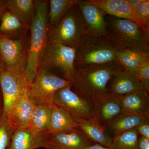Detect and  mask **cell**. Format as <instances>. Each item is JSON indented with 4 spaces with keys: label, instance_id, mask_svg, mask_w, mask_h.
Returning a JSON list of instances; mask_svg holds the SVG:
<instances>
[{
    "label": "cell",
    "instance_id": "8d00e7d4",
    "mask_svg": "<svg viewBox=\"0 0 149 149\" xmlns=\"http://www.w3.org/2000/svg\"><path fill=\"white\" fill-rule=\"evenodd\" d=\"M2 66V63L1 62V59H0V68H1V67Z\"/></svg>",
    "mask_w": 149,
    "mask_h": 149
},
{
    "label": "cell",
    "instance_id": "6da1fadb",
    "mask_svg": "<svg viewBox=\"0 0 149 149\" xmlns=\"http://www.w3.org/2000/svg\"><path fill=\"white\" fill-rule=\"evenodd\" d=\"M74 67L71 90L93 105L109 96L107 87L110 80L124 69L119 62L83 65Z\"/></svg>",
    "mask_w": 149,
    "mask_h": 149
},
{
    "label": "cell",
    "instance_id": "ba28073f",
    "mask_svg": "<svg viewBox=\"0 0 149 149\" xmlns=\"http://www.w3.org/2000/svg\"><path fill=\"white\" fill-rule=\"evenodd\" d=\"M29 43L28 36L14 40L0 35V59L5 69L11 72H25Z\"/></svg>",
    "mask_w": 149,
    "mask_h": 149
},
{
    "label": "cell",
    "instance_id": "e575fe53",
    "mask_svg": "<svg viewBox=\"0 0 149 149\" xmlns=\"http://www.w3.org/2000/svg\"><path fill=\"white\" fill-rule=\"evenodd\" d=\"M127 1L131 8L133 10L136 6L139 4L140 3L142 2L143 0H127Z\"/></svg>",
    "mask_w": 149,
    "mask_h": 149
},
{
    "label": "cell",
    "instance_id": "d6a6232c",
    "mask_svg": "<svg viewBox=\"0 0 149 149\" xmlns=\"http://www.w3.org/2000/svg\"><path fill=\"white\" fill-rule=\"evenodd\" d=\"M84 149H111L109 148L103 146L97 143H93L85 147Z\"/></svg>",
    "mask_w": 149,
    "mask_h": 149
},
{
    "label": "cell",
    "instance_id": "603a6c76",
    "mask_svg": "<svg viewBox=\"0 0 149 149\" xmlns=\"http://www.w3.org/2000/svg\"><path fill=\"white\" fill-rule=\"evenodd\" d=\"M52 105L35 106L28 128L35 134L47 133L53 109Z\"/></svg>",
    "mask_w": 149,
    "mask_h": 149
},
{
    "label": "cell",
    "instance_id": "ffe728a7",
    "mask_svg": "<svg viewBox=\"0 0 149 149\" xmlns=\"http://www.w3.org/2000/svg\"><path fill=\"white\" fill-rule=\"evenodd\" d=\"M122 112L120 105L112 96L104 98L93 105V117L105 127Z\"/></svg>",
    "mask_w": 149,
    "mask_h": 149
},
{
    "label": "cell",
    "instance_id": "9c48e42d",
    "mask_svg": "<svg viewBox=\"0 0 149 149\" xmlns=\"http://www.w3.org/2000/svg\"><path fill=\"white\" fill-rule=\"evenodd\" d=\"M53 104L69 113L78 123L93 117V105L74 93L71 84L56 92Z\"/></svg>",
    "mask_w": 149,
    "mask_h": 149
},
{
    "label": "cell",
    "instance_id": "5b68a950",
    "mask_svg": "<svg viewBox=\"0 0 149 149\" xmlns=\"http://www.w3.org/2000/svg\"><path fill=\"white\" fill-rule=\"evenodd\" d=\"M75 49L60 44L47 43L39 67L72 82L74 71Z\"/></svg>",
    "mask_w": 149,
    "mask_h": 149
},
{
    "label": "cell",
    "instance_id": "e0dca14e",
    "mask_svg": "<svg viewBox=\"0 0 149 149\" xmlns=\"http://www.w3.org/2000/svg\"><path fill=\"white\" fill-rule=\"evenodd\" d=\"M98 6L107 14L136 22L141 27V23L127 0H89Z\"/></svg>",
    "mask_w": 149,
    "mask_h": 149
},
{
    "label": "cell",
    "instance_id": "f1b7e54d",
    "mask_svg": "<svg viewBox=\"0 0 149 149\" xmlns=\"http://www.w3.org/2000/svg\"><path fill=\"white\" fill-rule=\"evenodd\" d=\"M144 30L149 31V1L143 0L133 9Z\"/></svg>",
    "mask_w": 149,
    "mask_h": 149
},
{
    "label": "cell",
    "instance_id": "cb8c5ba5",
    "mask_svg": "<svg viewBox=\"0 0 149 149\" xmlns=\"http://www.w3.org/2000/svg\"><path fill=\"white\" fill-rule=\"evenodd\" d=\"M36 1L34 0H7L6 8L30 27L36 13Z\"/></svg>",
    "mask_w": 149,
    "mask_h": 149
},
{
    "label": "cell",
    "instance_id": "3957f363",
    "mask_svg": "<svg viewBox=\"0 0 149 149\" xmlns=\"http://www.w3.org/2000/svg\"><path fill=\"white\" fill-rule=\"evenodd\" d=\"M48 1H36V13L29 28L28 58L25 74L28 83L35 77L43 51L47 43Z\"/></svg>",
    "mask_w": 149,
    "mask_h": 149
},
{
    "label": "cell",
    "instance_id": "484cf974",
    "mask_svg": "<svg viewBox=\"0 0 149 149\" xmlns=\"http://www.w3.org/2000/svg\"><path fill=\"white\" fill-rule=\"evenodd\" d=\"M76 0L48 1L47 34L63 18L68 11L74 4Z\"/></svg>",
    "mask_w": 149,
    "mask_h": 149
},
{
    "label": "cell",
    "instance_id": "1f68e13d",
    "mask_svg": "<svg viewBox=\"0 0 149 149\" xmlns=\"http://www.w3.org/2000/svg\"><path fill=\"white\" fill-rule=\"evenodd\" d=\"M138 149H149V139L139 136Z\"/></svg>",
    "mask_w": 149,
    "mask_h": 149
},
{
    "label": "cell",
    "instance_id": "83f0119b",
    "mask_svg": "<svg viewBox=\"0 0 149 149\" xmlns=\"http://www.w3.org/2000/svg\"><path fill=\"white\" fill-rule=\"evenodd\" d=\"M15 129L8 118L3 113L0 118V149H7Z\"/></svg>",
    "mask_w": 149,
    "mask_h": 149
},
{
    "label": "cell",
    "instance_id": "30bf717a",
    "mask_svg": "<svg viewBox=\"0 0 149 149\" xmlns=\"http://www.w3.org/2000/svg\"><path fill=\"white\" fill-rule=\"evenodd\" d=\"M28 82L25 72H13L0 68V87L2 94L4 113L9 117L19 98L27 91Z\"/></svg>",
    "mask_w": 149,
    "mask_h": 149
},
{
    "label": "cell",
    "instance_id": "7a4b0ae2",
    "mask_svg": "<svg viewBox=\"0 0 149 149\" xmlns=\"http://www.w3.org/2000/svg\"><path fill=\"white\" fill-rule=\"evenodd\" d=\"M104 36L115 50H130L149 54V31L136 22L107 14Z\"/></svg>",
    "mask_w": 149,
    "mask_h": 149
},
{
    "label": "cell",
    "instance_id": "2e32d148",
    "mask_svg": "<svg viewBox=\"0 0 149 149\" xmlns=\"http://www.w3.org/2000/svg\"><path fill=\"white\" fill-rule=\"evenodd\" d=\"M47 134H34L28 128L15 129L7 149L45 148Z\"/></svg>",
    "mask_w": 149,
    "mask_h": 149
},
{
    "label": "cell",
    "instance_id": "9a60e30c",
    "mask_svg": "<svg viewBox=\"0 0 149 149\" xmlns=\"http://www.w3.org/2000/svg\"><path fill=\"white\" fill-rule=\"evenodd\" d=\"M29 28L12 12L6 8L0 21V35L12 40H21L28 36Z\"/></svg>",
    "mask_w": 149,
    "mask_h": 149
},
{
    "label": "cell",
    "instance_id": "d590c367",
    "mask_svg": "<svg viewBox=\"0 0 149 149\" xmlns=\"http://www.w3.org/2000/svg\"><path fill=\"white\" fill-rule=\"evenodd\" d=\"M4 113V104L3 101L2 94L0 87V118Z\"/></svg>",
    "mask_w": 149,
    "mask_h": 149
},
{
    "label": "cell",
    "instance_id": "5bb4252c",
    "mask_svg": "<svg viewBox=\"0 0 149 149\" xmlns=\"http://www.w3.org/2000/svg\"><path fill=\"white\" fill-rule=\"evenodd\" d=\"M123 111L149 117V95L143 91L116 96Z\"/></svg>",
    "mask_w": 149,
    "mask_h": 149
},
{
    "label": "cell",
    "instance_id": "f546056e",
    "mask_svg": "<svg viewBox=\"0 0 149 149\" xmlns=\"http://www.w3.org/2000/svg\"><path fill=\"white\" fill-rule=\"evenodd\" d=\"M143 91L149 95V60L140 68L137 73Z\"/></svg>",
    "mask_w": 149,
    "mask_h": 149
},
{
    "label": "cell",
    "instance_id": "836d02e7",
    "mask_svg": "<svg viewBox=\"0 0 149 149\" xmlns=\"http://www.w3.org/2000/svg\"><path fill=\"white\" fill-rule=\"evenodd\" d=\"M7 0H0V21L3 12L6 6Z\"/></svg>",
    "mask_w": 149,
    "mask_h": 149
},
{
    "label": "cell",
    "instance_id": "7402d4cb",
    "mask_svg": "<svg viewBox=\"0 0 149 149\" xmlns=\"http://www.w3.org/2000/svg\"><path fill=\"white\" fill-rule=\"evenodd\" d=\"M79 123L69 113L54 106L48 134L67 133L78 128Z\"/></svg>",
    "mask_w": 149,
    "mask_h": 149
},
{
    "label": "cell",
    "instance_id": "8fae6325",
    "mask_svg": "<svg viewBox=\"0 0 149 149\" xmlns=\"http://www.w3.org/2000/svg\"><path fill=\"white\" fill-rule=\"evenodd\" d=\"M76 3L88 32L104 36L107 30L105 12L89 0H76Z\"/></svg>",
    "mask_w": 149,
    "mask_h": 149
},
{
    "label": "cell",
    "instance_id": "ac0fdd59",
    "mask_svg": "<svg viewBox=\"0 0 149 149\" xmlns=\"http://www.w3.org/2000/svg\"><path fill=\"white\" fill-rule=\"evenodd\" d=\"M35 106L29 99L27 91L19 98L8 117L15 130L18 128H28Z\"/></svg>",
    "mask_w": 149,
    "mask_h": 149
},
{
    "label": "cell",
    "instance_id": "4316f807",
    "mask_svg": "<svg viewBox=\"0 0 149 149\" xmlns=\"http://www.w3.org/2000/svg\"><path fill=\"white\" fill-rule=\"evenodd\" d=\"M139 134L137 129L123 132L114 136L111 149H138Z\"/></svg>",
    "mask_w": 149,
    "mask_h": 149
},
{
    "label": "cell",
    "instance_id": "8992f818",
    "mask_svg": "<svg viewBox=\"0 0 149 149\" xmlns=\"http://www.w3.org/2000/svg\"><path fill=\"white\" fill-rule=\"evenodd\" d=\"M76 2L58 24L48 33L47 43L75 48L88 33Z\"/></svg>",
    "mask_w": 149,
    "mask_h": 149
},
{
    "label": "cell",
    "instance_id": "4dcf8cb0",
    "mask_svg": "<svg viewBox=\"0 0 149 149\" xmlns=\"http://www.w3.org/2000/svg\"><path fill=\"white\" fill-rule=\"evenodd\" d=\"M137 130L139 136L149 139V120L139 125Z\"/></svg>",
    "mask_w": 149,
    "mask_h": 149
},
{
    "label": "cell",
    "instance_id": "52a82bcc",
    "mask_svg": "<svg viewBox=\"0 0 149 149\" xmlns=\"http://www.w3.org/2000/svg\"><path fill=\"white\" fill-rule=\"evenodd\" d=\"M71 83L39 68L33 80L28 83L27 95L35 106L52 105L56 92Z\"/></svg>",
    "mask_w": 149,
    "mask_h": 149
},
{
    "label": "cell",
    "instance_id": "4fadbf2b",
    "mask_svg": "<svg viewBox=\"0 0 149 149\" xmlns=\"http://www.w3.org/2000/svg\"><path fill=\"white\" fill-rule=\"evenodd\" d=\"M107 90L109 95L112 97L143 91L138 75L125 69L113 76L109 83Z\"/></svg>",
    "mask_w": 149,
    "mask_h": 149
},
{
    "label": "cell",
    "instance_id": "d4e9b609",
    "mask_svg": "<svg viewBox=\"0 0 149 149\" xmlns=\"http://www.w3.org/2000/svg\"><path fill=\"white\" fill-rule=\"evenodd\" d=\"M115 54L124 69L135 74H137L140 68L149 60V54L134 51L115 50Z\"/></svg>",
    "mask_w": 149,
    "mask_h": 149
},
{
    "label": "cell",
    "instance_id": "277c9868",
    "mask_svg": "<svg viewBox=\"0 0 149 149\" xmlns=\"http://www.w3.org/2000/svg\"><path fill=\"white\" fill-rule=\"evenodd\" d=\"M75 49L74 66L119 62L115 49L102 35L88 32Z\"/></svg>",
    "mask_w": 149,
    "mask_h": 149
},
{
    "label": "cell",
    "instance_id": "44dd1931",
    "mask_svg": "<svg viewBox=\"0 0 149 149\" xmlns=\"http://www.w3.org/2000/svg\"><path fill=\"white\" fill-rule=\"evenodd\" d=\"M149 120V117L140 115L123 111L106 127V130L114 136L123 132L137 128L142 123Z\"/></svg>",
    "mask_w": 149,
    "mask_h": 149
},
{
    "label": "cell",
    "instance_id": "d6986e66",
    "mask_svg": "<svg viewBox=\"0 0 149 149\" xmlns=\"http://www.w3.org/2000/svg\"><path fill=\"white\" fill-rule=\"evenodd\" d=\"M78 128L92 143L110 148L112 137L95 118L79 122Z\"/></svg>",
    "mask_w": 149,
    "mask_h": 149
},
{
    "label": "cell",
    "instance_id": "7c38bea8",
    "mask_svg": "<svg viewBox=\"0 0 149 149\" xmlns=\"http://www.w3.org/2000/svg\"><path fill=\"white\" fill-rule=\"evenodd\" d=\"M93 143L78 128L67 133L47 134L45 149H84Z\"/></svg>",
    "mask_w": 149,
    "mask_h": 149
}]
</instances>
